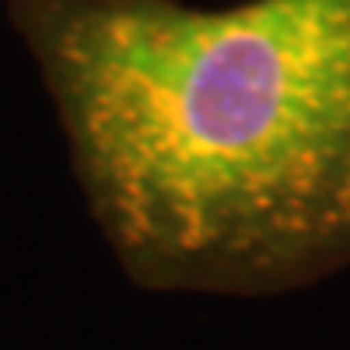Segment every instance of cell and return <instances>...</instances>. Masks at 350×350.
Segmentation results:
<instances>
[{"instance_id": "6da1fadb", "label": "cell", "mask_w": 350, "mask_h": 350, "mask_svg": "<svg viewBox=\"0 0 350 350\" xmlns=\"http://www.w3.org/2000/svg\"><path fill=\"white\" fill-rule=\"evenodd\" d=\"M139 286L261 297L350 265V0H4Z\"/></svg>"}]
</instances>
